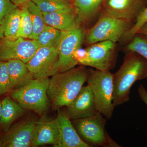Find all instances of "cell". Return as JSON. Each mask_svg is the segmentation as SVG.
<instances>
[{"instance_id": "1f68e13d", "label": "cell", "mask_w": 147, "mask_h": 147, "mask_svg": "<svg viewBox=\"0 0 147 147\" xmlns=\"http://www.w3.org/2000/svg\"><path fill=\"white\" fill-rule=\"evenodd\" d=\"M137 33L141 34L147 36V23L139 29Z\"/></svg>"}, {"instance_id": "44dd1931", "label": "cell", "mask_w": 147, "mask_h": 147, "mask_svg": "<svg viewBox=\"0 0 147 147\" xmlns=\"http://www.w3.org/2000/svg\"><path fill=\"white\" fill-rule=\"evenodd\" d=\"M21 9L17 8L9 13L3 22L4 36L7 38H14L19 30L21 18Z\"/></svg>"}, {"instance_id": "3957f363", "label": "cell", "mask_w": 147, "mask_h": 147, "mask_svg": "<svg viewBox=\"0 0 147 147\" xmlns=\"http://www.w3.org/2000/svg\"><path fill=\"white\" fill-rule=\"evenodd\" d=\"M86 82L93 95L98 112L108 119L113 117V74L110 71L96 69H88Z\"/></svg>"}, {"instance_id": "7a4b0ae2", "label": "cell", "mask_w": 147, "mask_h": 147, "mask_svg": "<svg viewBox=\"0 0 147 147\" xmlns=\"http://www.w3.org/2000/svg\"><path fill=\"white\" fill-rule=\"evenodd\" d=\"M147 78V60L132 51H126L122 64L113 74V104L115 107L128 102L131 87Z\"/></svg>"}, {"instance_id": "ba28073f", "label": "cell", "mask_w": 147, "mask_h": 147, "mask_svg": "<svg viewBox=\"0 0 147 147\" xmlns=\"http://www.w3.org/2000/svg\"><path fill=\"white\" fill-rule=\"evenodd\" d=\"M40 47L35 40L4 36L0 41V61L18 60L27 63Z\"/></svg>"}, {"instance_id": "8992f818", "label": "cell", "mask_w": 147, "mask_h": 147, "mask_svg": "<svg viewBox=\"0 0 147 147\" xmlns=\"http://www.w3.org/2000/svg\"><path fill=\"white\" fill-rule=\"evenodd\" d=\"M134 23L100 13L92 26L85 32L84 40L88 45L102 41H120Z\"/></svg>"}, {"instance_id": "ffe728a7", "label": "cell", "mask_w": 147, "mask_h": 147, "mask_svg": "<svg viewBox=\"0 0 147 147\" xmlns=\"http://www.w3.org/2000/svg\"><path fill=\"white\" fill-rule=\"evenodd\" d=\"M24 5L28 10L32 23V32L29 39L36 40L46 25L44 21L43 13L32 1Z\"/></svg>"}, {"instance_id": "f546056e", "label": "cell", "mask_w": 147, "mask_h": 147, "mask_svg": "<svg viewBox=\"0 0 147 147\" xmlns=\"http://www.w3.org/2000/svg\"><path fill=\"white\" fill-rule=\"evenodd\" d=\"M138 94L141 98L147 107V91L143 85H140L138 89Z\"/></svg>"}, {"instance_id": "2e32d148", "label": "cell", "mask_w": 147, "mask_h": 147, "mask_svg": "<svg viewBox=\"0 0 147 147\" xmlns=\"http://www.w3.org/2000/svg\"><path fill=\"white\" fill-rule=\"evenodd\" d=\"M79 26L88 25L100 13L104 0H71Z\"/></svg>"}, {"instance_id": "30bf717a", "label": "cell", "mask_w": 147, "mask_h": 147, "mask_svg": "<svg viewBox=\"0 0 147 147\" xmlns=\"http://www.w3.org/2000/svg\"><path fill=\"white\" fill-rule=\"evenodd\" d=\"M147 4V0H104L100 13L135 22Z\"/></svg>"}, {"instance_id": "e575fe53", "label": "cell", "mask_w": 147, "mask_h": 147, "mask_svg": "<svg viewBox=\"0 0 147 147\" xmlns=\"http://www.w3.org/2000/svg\"><path fill=\"white\" fill-rule=\"evenodd\" d=\"M3 146V142L1 140H0V147Z\"/></svg>"}, {"instance_id": "f1b7e54d", "label": "cell", "mask_w": 147, "mask_h": 147, "mask_svg": "<svg viewBox=\"0 0 147 147\" xmlns=\"http://www.w3.org/2000/svg\"><path fill=\"white\" fill-rule=\"evenodd\" d=\"M74 58L77 65L88 66V54L86 48L80 47L75 51Z\"/></svg>"}, {"instance_id": "4316f807", "label": "cell", "mask_w": 147, "mask_h": 147, "mask_svg": "<svg viewBox=\"0 0 147 147\" xmlns=\"http://www.w3.org/2000/svg\"><path fill=\"white\" fill-rule=\"evenodd\" d=\"M11 91L6 61H0V96Z\"/></svg>"}, {"instance_id": "6da1fadb", "label": "cell", "mask_w": 147, "mask_h": 147, "mask_svg": "<svg viewBox=\"0 0 147 147\" xmlns=\"http://www.w3.org/2000/svg\"><path fill=\"white\" fill-rule=\"evenodd\" d=\"M88 69L80 65L55 74L50 79L47 96L53 110L68 106L86 82Z\"/></svg>"}, {"instance_id": "d6a6232c", "label": "cell", "mask_w": 147, "mask_h": 147, "mask_svg": "<svg viewBox=\"0 0 147 147\" xmlns=\"http://www.w3.org/2000/svg\"><path fill=\"white\" fill-rule=\"evenodd\" d=\"M4 36L2 25H0V41H1V39Z\"/></svg>"}, {"instance_id": "e0dca14e", "label": "cell", "mask_w": 147, "mask_h": 147, "mask_svg": "<svg viewBox=\"0 0 147 147\" xmlns=\"http://www.w3.org/2000/svg\"><path fill=\"white\" fill-rule=\"evenodd\" d=\"M43 15L46 25L61 31L69 30L79 26L73 7L51 13H43Z\"/></svg>"}, {"instance_id": "7402d4cb", "label": "cell", "mask_w": 147, "mask_h": 147, "mask_svg": "<svg viewBox=\"0 0 147 147\" xmlns=\"http://www.w3.org/2000/svg\"><path fill=\"white\" fill-rule=\"evenodd\" d=\"M61 34V31L46 24L36 40L40 47L56 48Z\"/></svg>"}, {"instance_id": "4dcf8cb0", "label": "cell", "mask_w": 147, "mask_h": 147, "mask_svg": "<svg viewBox=\"0 0 147 147\" xmlns=\"http://www.w3.org/2000/svg\"><path fill=\"white\" fill-rule=\"evenodd\" d=\"M14 4L17 6L18 7H21L27 3L28 2L32 0H11Z\"/></svg>"}, {"instance_id": "603a6c76", "label": "cell", "mask_w": 147, "mask_h": 147, "mask_svg": "<svg viewBox=\"0 0 147 147\" xmlns=\"http://www.w3.org/2000/svg\"><path fill=\"white\" fill-rule=\"evenodd\" d=\"M43 13H51L73 7L71 0H32Z\"/></svg>"}, {"instance_id": "cb8c5ba5", "label": "cell", "mask_w": 147, "mask_h": 147, "mask_svg": "<svg viewBox=\"0 0 147 147\" xmlns=\"http://www.w3.org/2000/svg\"><path fill=\"white\" fill-rule=\"evenodd\" d=\"M125 51H130L139 54L147 60V36L136 34L125 45Z\"/></svg>"}, {"instance_id": "ac0fdd59", "label": "cell", "mask_w": 147, "mask_h": 147, "mask_svg": "<svg viewBox=\"0 0 147 147\" xmlns=\"http://www.w3.org/2000/svg\"><path fill=\"white\" fill-rule=\"evenodd\" d=\"M6 62L11 91L24 86L34 79L26 63L18 60Z\"/></svg>"}, {"instance_id": "83f0119b", "label": "cell", "mask_w": 147, "mask_h": 147, "mask_svg": "<svg viewBox=\"0 0 147 147\" xmlns=\"http://www.w3.org/2000/svg\"><path fill=\"white\" fill-rule=\"evenodd\" d=\"M18 7L11 0H0V25L9 13Z\"/></svg>"}, {"instance_id": "7c38bea8", "label": "cell", "mask_w": 147, "mask_h": 147, "mask_svg": "<svg viewBox=\"0 0 147 147\" xmlns=\"http://www.w3.org/2000/svg\"><path fill=\"white\" fill-rule=\"evenodd\" d=\"M70 120L84 118L98 113L93 95L88 85L84 86L72 102L63 110Z\"/></svg>"}, {"instance_id": "d6986e66", "label": "cell", "mask_w": 147, "mask_h": 147, "mask_svg": "<svg viewBox=\"0 0 147 147\" xmlns=\"http://www.w3.org/2000/svg\"><path fill=\"white\" fill-rule=\"evenodd\" d=\"M25 109L9 96L5 98L2 101L1 124L5 131L9 130L14 121L25 113Z\"/></svg>"}, {"instance_id": "277c9868", "label": "cell", "mask_w": 147, "mask_h": 147, "mask_svg": "<svg viewBox=\"0 0 147 147\" xmlns=\"http://www.w3.org/2000/svg\"><path fill=\"white\" fill-rule=\"evenodd\" d=\"M50 80L33 79L24 86L11 90L10 97L25 110L42 115L49 106L47 93Z\"/></svg>"}, {"instance_id": "484cf974", "label": "cell", "mask_w": 147, "mask_h": 147, "mask_svg": "<svg viewBox=\"0 0 147 147\" xmlns=\"http://www.w3.org/2000/svg\"><path fill=\"white\" fill-rule=\"evenodd\" d=\"M147 23V4L138 16L131 29L125 34L120 41L127 43L137 33L138 30Z\"/></svg>"}, {"instance_id": "d4e9b609", "label": "cell", "mask_w": 147, "mask_h": 147, "mask_svg": "<svg viewBox=\"0 0 147 147\" xmlns=\"http://www.w3.org/2000/svg\"><path fill=\"white\" fill-rule=\"evenodd\" d=\"M20 26L18 33L14 38H29L32 32V23L28 10L25 5L21 6Z\"/></svg>"}, {"instance_id": "4fadbf2b", "label": "cell", "mask_w": 147, "mask_h": 147, "mask_svg": "<svg viewBox=\"0 0 147 147\" xmlns=\"http://www.w3.org/2000/svg\"><path fill=\"white\" fill-rule=\"evenodd\" d=\"M36 121H23L11 127L4 137L3 146L29 147L32 146V138Z\"/></svg>"}, {"instance_id": "9a60e30c", "label": "cell", "mask_w": 147, "mask_h": 147, "mask_svg": "<svg viewBox=\"0 0 147 147\" xmlns=\"http://www.w3.org/2000/svg\"><path fill=\"white\" fill-rule=\"evenodd\" d=\"M56 118L59 130L57 147H90L80 137L63 110H58Z\"/></svg>"}, {"instance_id": "52a82bcc", "label": "cell", "mask_w": 147, "mask_h": 147, "mask_svg": "<svg viewBox=\"0 0 147 147\" xmlns=\"http://www.w3.org/2000/svg\"><path fill=\"white\" fill-rule=\"evenodd\" d=\"M85 32L83 27L80 26L62 31L60 39L56 47L58 59L54 67L53 75L67 71L78 65L74 59V54L78 48L81 47L85 38Z\"/></svg>"}, {"instance_id": "9c48e42d", "label": "cell", "mask_w": 147, "mask_h": 147, "mask_svg": "<svg viewBox=\"0 0 147 147\" xmlns=\"http://www.w3.org/2000/svg\"><path fill=\"white\" fill-rule=\"evenodd\" d=\"M88 66L103 71H110L115 65L117 57V43L102 41L88 45Z\"/></svg>"}, {"instance_id": "8fae6325", "label": "cell", "mask_w": 147, "mask_h": 147, "mask_svg": "<svg viewBox=\"0 0 147 147\" xmlns=\"http://www.w3.org/2000/svg\"><path fill=\"white\" fill-rule=\"evenodd\" d=\"M58 59L57 48L40 47L26 64L34 79H44L53 76Z\"/></svg>"}, {"instance_id": "836d02e7", "label": "cell", "mask_w": 147, "mask_h": 147, "mask_svg": "<svg viewBox=\"0 0 147 147\" xmlns=\"http://www.w3.org/2000/svg\"><path fill=\"white\" fill-rule=\"evenodd\" d=\"M2 101L0 100V123H1V117Z\"/></svg>"}, {"instance_id": "5bb4252c", "label": "cell", "mask_w": 147, "mask_h": 147, "mask_svg": "<svg viewBox=\"0 0 147 147\" xmlns=\"http://www.w3.org/2000/svg\"><path fill=\"white\" fill-rule=\"evenodd\" d=\"M59 138V130L56 119H50L44 116L36 121L32 138V146L37 147L51 144L57 147Z\"/></svg>"}, {"instance_id": "5b68a950", "label": "cell", "mask_w": 147, "mask_h": 147, "mask_svg": "<svg viewBox=\"0 0 147 147\" xmlns=\"http://www.w3.org/2000/svg\"><path fill=\"white\" fill-rule=\"evenodd\" d=\"M107 120L98 112L93 115L71 121L79 136L90 147H121L106 131Z\"/></svg>"}]
</instances>
